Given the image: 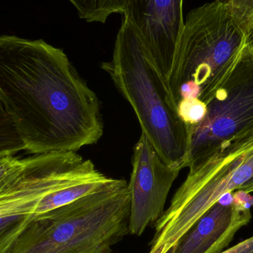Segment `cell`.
<instances>
[{"instance_id": "1", "label": "cell", "mask_w": 253, "mask_h": 253, "mask_svg": "<svg viewBox=\"0 0 253 253\" xmlns=\"http://www.w3.org/2000/svg\"><path fill=\"white\" fill-rule=\"evenodd\" d=\"M0 102L31 154L77 152L103 135L97 95L42 40L0 36Z\"/></svg>"}, {"instance_id": "2", "label": "cell", "mask_w": 253, "mask_h": 253, "mask_svg": "<svg viewBox=\"0 0 253 253\" xmlns=\"http://www.w3.org/2000/svg\"><path fill=\"white\" fill-rule=\"evenodd\" d=\"M130 193L124 179L37 215L8 253H111L129 233Z\"/></svg>"}, {"instance_id": "3", "label": "cell", "mask_w": 253, "mask_h": 253, "mask_svg": "<svg viewBox=\"0 0 253 253\" xmlns=\"http://www.w3.org/2000/svg\"><path fill=\"white\" fill-rule=\"evenodd\" d=\"M250 34L228 3L215 0L187 14L177 44L169 99L198 98L208 105L240 59Z\"/></svg>"}, {"instance_id": "4", "label": "cell", "mask_w": 253, "mask_h": 253, "mask_svg": "<svg viewBox=\"0 0 253 253\" xmlns=\"http://www.w3.org/2000/svg\"><path fill=\"white\" fill-rule=\"evenodd\" d=\"M101 68L129 102L144 134L164 162L182 169L188 144L187 126L173 108L147 60L133 22L124 15L112 59Z\"/></svg>"}, {"instance_id": "5", "label": "cell", "mask_w": 253, "mask_h": 253, "mask_svg": "<svg viewBox=\"0 0 253 253\" xmlns=\"http://www.w3.org/2000/svg\"><path fill=\"white\" fill-rule=\"evenodd\" d=\"M253 177V147L195 164L158 220L159 230L168 240L178 242L221 198L240 190Z\"/></svg>"}, {"instance_id": "6", "label": "cell", "mask_w": 253, "mask_h": 253, "mask_svg": "<svg viewBox=\"0 0 253 253\" xmlns=\"http://www.w3.org/2000/svg\"><path fill=\"white\" fill-rule=\"evenodd\" d=\"M187 127L182 169L219 154L236 136L253 128V52L248 44L208 104L205 119Z\"/></svg>"}, {"instance_id": "7", "label": "cell", "mask_w": 253, "mask_h": 253, "mask_svg": "<svg viewBox=\"0 0 253 253\" xmlns=\"http://www.w3.org/2000/svg\"><path fill=\"white\" fill-rule=\"evenodd\" d=\"M124 15L135 25L146 57L170 101L174 59L184 26L183 0H129Z\"/></svg>"}, {"instance_id": "8", "label": "cell", "mask_w": 253, "mask_h": 253, "mask_svg": "<svg viewBox=\"0 0 253 253\" xmlns=\"http://www.w3.org/2000/svg\"><path fill=\"white\" fill-rule=\"evenodd\" d=\"M181 169L167 164L141 133L133 147L132 171L127 183L130 193L129 232L140 236L164 212L167 198Z\"/></svg>"}, {"instance_id": "9", "label": "cell", "mask_w": 253, "mask_h": 253, "mask_svg": "<svg viewBox=\"0 0 253 253\" xmlns=\"http://www.w3.org/2000/svg\"><path fill=\"white\" fill-rule=\"evenodd\" d=\"M253 197L235 191L229 202L214 205L178 242L174 253H220L228 248L240 229L252 218Z\"/></svg>"}, {"instance_id": "10", "label": "cell", "mask_w": 253, "mask_h": 253, "mask_svg": "<svg viewBox=\"0 0 253 253\" xmlns=\"http://www.w3.org/2000/svg\"><path fill=\"white\" fill-rule=\"evenodd\" d=\"M50 184L28 170L7 175L0 183V253H8L37 216L40 202L51 193Z\"/></svg>"}, {"instance_id": "11", "label": "cell", "mask_w": 253, "mask_h": 253, "mask_svg": "<svg viewBox=\"0 0 253 253\" xmlns=\"http://www.w3.org/2000/svg\"><path fill=\"white\" fill-rule=\"evenodd\" d=\"M78 12L81 19L87 22L105 23L114 13L124 15L129 0H68Z\"/></svg>"}, {"instance_id": "12", "label": "cell", "mask_w": 253, "mask_h": 253, "mask_svg": "<svg viewBox=\"0 0 253 253\" xmlns=\"http://www.w3.org/2000/svg\"><path fill=\"white\" fill-rule=\"evenodd\" d=\"M25 150L24 143L0 102V159Z\"/></svg>"}, {"instance_id": "13", "label": "cell", "mask_w": 253, "mask_h": 253, "mask_svg": "<svg viewBox=\"0 0 253 253\" xmlns=\"http://www.w3.org/2000/svg\"><path fill=\"white\" fill-rule=\"evenodd\" d=\"M207 112L208 105L198 98L181 99L177 105V114L187 126L200 123Z\"/></svg>"}, {"instance_id": "14", "label": "cell", "mask_w": 253, "mask_h": 253, "mask_svg": "<svg viewBox=\"0 0 253 253\" xmlns=\"http://www.w3.org/2000/svg\"><path fill=\"white\" fill-rule=\"evenodd\" d=\"M249 34L253 31V0H224Z\"/></svg>"}, {"instance_id": "15", "label": "cell", "mask_w": 253, "mask_h": 253, "mask_svg": "<svg viewBox=\"0 0 253 253\" xmlns=\"http://www.w3.org/2000/svg\"><path fill=\"white\" fill-rule=\"evenodd\" d=\"M253 147V128L236 136L221 153L220 156L237 155L248 151Z\"/></svg>"}, {"instance_id": "16", "label": "cell", "mask_w": 253, "mask_h": 253, "mask_svg": "<svg viewBox=\"0 0 253 253\" xmlns=\"http://www.w3.org/2000/svg\"><path fill=\"white\" fill-rule=\"evenodd\" d=\"M220 253H253V236Z\"/></svg>"}, {"instance_id": "17", "label": "cell", "mask_w": 253, "mask_h": 253, "mask_svg": "<svg viewBox=\"0 0 253 253\" xmlns=\"http://www.w3.org/2000/svg\"><path fill=\"white\" fill-rule=\"evenodd\" d=\"M239 190H241V191L245 192V193H253V177Z\"/></svg>"}, {"instance_id": "18", "label": "cell", "mask_w": 253, "mask_h": 253, "mask_svg": "<svg viewBox=\"0 0 253 253\" xmlns=\"http://www.w3.org/2000/svg\"><path fill=\"white\" fill-rule=\"evenodd\" d=\"M248 45L250 48L253 52V31L250 34L249 41H248Z\"/></svg>"}, {"instance_id": "19", "label": "cell", "mask_w": 253, "mask_h": 253, "mask_svg": "<svg viewBox=\"0 0 253 253\" xmlns=\"http://www.w3.org/2000/svg\"><path fill=\"white\" fill-rule=\"evenodd\" d=\"M177 245V244H176ZM176 245H175V246L172 247V248H170V249L169 250V251H167L165 253H175V248H176Z\"/></svg>"}]
</instances>
